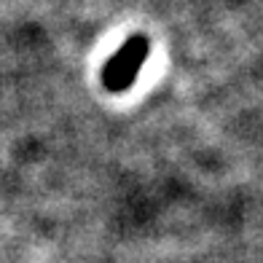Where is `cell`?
Instances as JSON below:
<instances>
[{
    "instance_id": "6da1fadb",
    "label": "cell",
    "mask_w": 263,
    "mask_h": 263,
    "mask_svg": "<svg viewBox=\"0 0 263 263\" xmlns=\"http://www.w3.org/2000/svg\"><path fill=\"white\" fill-rule=\"evenodd\" d=\"M148 41L142 38V35H135V38H129L121 49L113 54V59H107L105 67H102V83L107 91L113 94H121L126 91L132 83L137 81V73L142 62H145L148 57Z\"/></svg>"
}]
</instances>
